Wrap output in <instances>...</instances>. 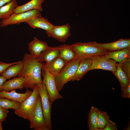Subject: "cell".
<instances>
[{"instance_id": "6da1fadb", "label": "cell", "mask_w": 130, "mask_h": 130, "mask_svg": "<svg viewBox=\"0 0 130 130\" xmlns=\"http://www.w3.org/2000/svg\"><path fill=\"white\" fill-rule=\"evenodd\" d=\"M23 61V68L17 76L24 77L26 81L24 84V87L33 90L43 82L41 72L45 63L38 61L28 53L24 55Z\"/></svg>"}, {"instance_id": "7a4b0ae2", "label": "cell", "mask_w": 130, "mask_h": 130, "mask_svg": "<svg viewBox=\"0 0 130 130\" xmlns=\"http://www.w3.org/2000/svg\"><path fill=\"white\" fill-rule=\"evenodd\" d=\"M75 54V59L82 60L105 55L109 51L93 45L91 42H77L70 45Z\"/></svg>"}, {"instance_id": "3957f363", "label": "cell", "mask_w": 130, "mask_h": 130, "mask_svg": "<svg viewBox=\"0 0 130 130\" xmlns=\"http://www.w3.org/2000/svg\"><path fill=\"white\" fill-rule=\"evenodd\" d=\"M81 60L75 59L67 63L58 74L54 76L55 83L58 91H61L64 85L70 81L76 72Z\"/></svg>"}, {"instance_id": "277c9868", "label": "cell", "mask_w": 130, "mask_h": 130, "mask_svg": "<svg viewBox=\"0 0 130 130\" xmlns=\"http://www.w3.org/2000/svg\"><path fill=\"white\" fill-rule=\"evenodd\" d=\"M39 94V88L35 87L31 95L21 103L20 109L15 110V114L18 116L29 120L36 104Z\"/></svg>"}, {"instance_id": "5b68a950", "label": "cell", "mask_w": 130, "mask_h": 130, "mask_svg": "<svg viewBox=\"0 0 130 130\" xmlns=\"http://www.w3.org/2000/svg\"><path fill=\"white\" fill-rule=\"evenodd\" d=\"M41 12L33 10L24 12L14 13L8 19L2 20L0 22V26L5 27L9 25L19 24L36 18L42 16Z\"/></svg>"}, {"instance_id": "8992f818", "label": "cell", "mask_w": 130, "mask_h": 130, "mask_svg": "<svg viewBox=\"0 0 130 130\" xmlns=\"http://www.w3.org/2000/svg\"><path fill=\"white\" fill-rule=\"evenodd\" d=\"M29 128L35 130H49L44 117L41 105L40 97L39 94L36 104L29 120Z\"/></svg>"}, {"instance_id": "52a82bcc", "label": "cell", "mask_w": 130, "mask_h": 130, "mask_svg": "<svg viewBox=\"0 0 130 130\" xmlns=\"http://www.w3.org/2000/svg\"><path fill=\"white\" fill-rule=\"evenodd\" d=\"M41 74L43 77V81L47 91L50 101L52 105L55 100L63 98L59 93L55 83L54 76L47 70L42 68Z\"/></svg>"}, {"instance_id": "ba28073f", "label": "cell", "mask_w": 130, "mask_h": 130, "mask_svg": "<svg viewBox=\"0 0 130 130\" xmlns=\"http://www.w3.org/2000/svg\"><path fill=\"white\" fill-rule=\"evenodd\" d=\"M41 100V107L44 117L49 130H52L51 119L52 105L45 84L43 81L38 86Z\"/></svg>"}, {"instance_id": "9c48e42d", "label": "cell", "mask_w": 130, "mask_h": 130, "mask_svg": "<svg viewBox=\"0 0 130 130\" xmlns=\"http://www.w3.org/2000/svg\"><path fill=\"white\" fill-rule=\"evenodd\" d=\"M91 58L92 62L89 71L100 69L110 71L113 73L116 71L117 62L107 57L105 54L94 56Z\"/></svg>"}, {"instance_id": "30bf717a", "label": "cell", "mask_w": 130, "mask_h": 130, "mask_svg": "<svg viewBox=\"0 0 130 130\" xmlns=\"http://www.w3.org/2000/svg\"><path fill=\"white\" fill-rule=\"evenodd\" d=\"M71 26L67 23L61 26H54L50 31L46 32L48 36L57 41L65 42L71 36Z\"/></svg>"}, {"instance_id": "8fae6325", "label": "cell", "mask_w": 130, "mask_h": 130, "mask_svg": "<svg viewBox=\"0 0 130 130\" xmlns=\"http://www.w3.org/2000/svg\"><path fill=\"white\" fill-rule=\"evenodd\" d=\"M93 46L109 52L117 51L130 47V39H119L116 41L107 43H99L91 42Z\"/></svg>"}, {"instance_id": "7c38bea8", "label": "cell", "mask_w": 130, "mask_h": 130, "mask_svg": "<svg viewBox=\"0 0 130 130\" xmlns=\"http://www.w3.org/2000/svg\"><path fill=\"white\" fill-rule=\"evenodd\" d=\"M92 59L91 58H88L82 60L79 62L77 69L70 81H79L89 71L91 66Z\"/></svg>"}, {"instance_id": "4fadbf2b", "label": "cell", "mask_w": 130, "mask_h": 130, "mask_svg": "<svg viewBox=\"0 0 130 130\" xmlns=\"http://www.w3.org/2000/svg\"><path fill=\"white\" fill-rule=\"evenodd\" d=\"M28 46L30 54L32 58H34L38 57L41 52L49 46L47 43L36 37L28 43Z\"/></svg>"}, {"instance_id": "5bb4252c", "label": "cell", "mask_w": 130, "mask_h": 130, "mask_svg": "<svg viewBox=\"0 0 130 130\" xmlns=\"http://www.w3.org/2000/svg\"><path fill=\"white\" fill-rule=\"evenodd\" d=\"M67 63L64 60L59 57L49 63H45L42 68L55 76L58 74Z\"/></svg>"}, {"instance_id": "9a60e30c", "label": "cell", "mask_w": 130, "mask_h": 130, "mask_svg": "<svg viewBox=\"0 0 130 130\" xmlns=\"http://www.w3.org/2000/svg\"><path fill=\"white\" fill-rule=\"evenodd\" d=\"M58 46L51 47L49 46L41 52L39 56L35 58L40 62H45L48 63L59 57Z\"/></svg>"}, {"instance_id": "2e32d148", "label": "cell", "mask_w": 130, "mask_h": 130, "mask_svg": "<svg viewBox=\"0 0 130 130\" xmlns=\"http://www.w3.org/2000/svg\"><path fill=\"white\" fill-rule=\"evenodd\" d=\"M25 22L33 28H40L46 32L50 31L54 26L42 16L27 20Z\"/></svg>"}, {"instance_id": "e0dca14e", "label": "cell", "mask_w": 130, "mask_h": 130, "mask_svg": "<svg viewBox=\"0 0 130 130\" xmlns=\"http://www.w3.org/2000/svg\"><path fill=\"white\" fill-rule=\"evenodd\" d=\"M33 91H31L27 89L26 92L23 93H18L16 90H13L10 92H6L3 90L0 91V97L6 98L17 102L21 103L25 100L32 94Z\"/></svg>"}, {"instance_id": "ac0fdd59", "label": "cell", "mask_w": 130, "mask_h": 130, "mask_svg": "<svg viewBox=\"0 0 130 130\" xmlns=\"http://www.w3.org/2000/svg\"><path fill=\"white\" fill-rule=\"evenodd\" d=\"M44 1V0H31L24 4L18 5L15 9L14 13H17L33 10L42 12L43 10L42 4Z\"/></svg>"}, {"instance_id": "d6986e66", "label": "cell", "mask_w": 130, "mask_h": 130, "mask_svg": "<svg viewBox=\"0 0 130 130\" xmlns=\"http://www.w3.org/2000/svg\"><path fill=\"white\" fill-rule=\"evenodd\" d=\"M26 81L25 78L23 76H19L6 81L3 87V90L6 92H9L16 89H22Z\"/></svg>"}, {"instance_id": "ffe728a7", "label": "cell", "mask_w": 130, "mask_h": 130, "mask_svg": "<svg viewBox=\"0 0 130 130\" xmlns=\"http://www.w3.org/2000/svg\"><path fill=\"white\" fill-rule=\"evenodd\" d=\"M23 67V60L19 61L18 63L8 67L1 73V75L7 79L15 77L22 71Z\"/></svg>"}, {"instance_id": "44dd1931", "label": "cell", "mask_w": 130, "mask_h": 130, "mask_svg": "<svg viewBox=\"0 0 130 130\" xmlns=\"http://www.w3.org/2000/svg\"><path fill=\"white\" fill-rule=\"evenodd\" d=\"M105 55L116 62H121L125 59L130 58V47L112 52H108Z\"/></svg>"}, {"instance_id": "7402d4cb", "label": "cell", "mask_w": 130, "mask_h": 130, "mask_svg": "<svg viewBox=\"0 0 130 130\" xmlns=\"http://www.w3.org/2000/svg\"><path fill=\"white\" fill-rule=\"evenodd\" d=\"M59 57L67 63L75 59V54L70 45L63 44L58 46Z\"/></svg>"}, {"instance_id": "603a6c76", "label": "cell", "mask_w": 130, "mask_h": 130, "mask_svg": "<svg viewBox=\"0 0 130 130\" xmlns=\"http://www.w3.org/2000/svg\"><path fill=\"white\" fill-rule=\"evenodd\" d=\"M16 0H12L6 5L0 7V19H6L14 13L15 8L17 6Z\"/></svg>"}, {"instance_id": "cb8c5ba5", "label": "cell", "mask_w": 130, "mask_h": 130, "mask_svg": "<svg viewBox=\"0 0 130 130\" xmlns=\"http://www.w3.org/2000/svg\"><path fill=\"white\" fill-rule=\"evenodd\" d=\"M98 111L97 108L91 106L88 114L87 124L89 130H98Z\"/></svg>"}, {"instance_id": "d4e9b609", "label": "cell", "mask_w": 130, "mask_h": 130, "mask_svg": "<svg viewBox=\"0 0 130 130\" xmlns=\"http://www.w3.org/2000/svg\"><path fill=\"white\" fill-rule=\"evenodd\" d=\"M113 73L119 80L121 88L126 87L130 84V79L123 69L120 63H117L116 71Z\"/></svg>"}, {"instance_id": "484cf974", "label": "cell", "mask_w": 130, "mask_h": 130, "mask_svg": "<svg viewBox=\"0 0 130 130\" xmlns=\"http://www.w3.org/2000/svg\"><path fill=\"white\" fill-rule=\"evenodd\" d=\"M21 106V103L6 98L0 97V107L8 109L18 110Z\"/></svg>"}, {"instance_id": "4316f807", "label": "cell", "mask_w": 130, "mask_h": 130, "mask_svg": "<svg viewBox=\"0 0 130 130\" xmlns=\"http://www.w3.org/2000/svg\"><path fill=\"white\" fill-rule=\"evenodd\" d=\"M110 120L106 112L98 109L97 124L98 130H103Z\"/></svg>"}, {"instance_id": "83f0119b", "label": "cell", "mask_w": 130, "mask_h": 130, "mask_svg": "<svg viewBox=\"0 0 130 130\" xmlns=\"http://www.w3.org/2000/svg\"><path fill=\"white\" fill-rule=\"evenodd\" d=\"M120 63L123 69L130 79V58L125 59Z\"/></svg>"}, {"instance_id": "f1b7e54d", "label": "cell", "mask_w": 130, "mask_h": 130, "mask_svg": "<svg viewBox=\"0 0 130 130\" xmlns=\"http://www.w3.org/2000/svg\"><path fill=\"white\" fill-rule=\"evenodd\" d=\"M121 97L124 98H130V84L127 86L121 88Z\"/></svg>"}, {"instance_id": "f546056e", "label": "cell", "mask_w": 130, "mask_h": 130, "mask_svg": "<svg viewBox=\"0 0 130 130\" xmlns=\"http://www.w3.org/2000/svg\"><path fill=\"white\" fill-rule=\"evenodd\" d=\"M9 112L8 109L0 107V122H2L5 121Z\"/></svg>"}, {"instance_id": "4dcf8cb0", "label": "cell", "mask_w": 130, "mask_h": 130, "mask_svg": "<svg viewBox=\"0 0 130 130\" xmlns=\"http://www.w3.org/2000/svg\"><path fill=\"white\" fill-rule=\"evenodd\" d=\"M19 61L10 63H7L2 61H0V75L8 67L18 63Z\"/></svg>"}, {"instance_id": "1f68e13d", "label": "cell", "mask_w": 130, "mask_h": 130, "mask_svg": "<svg viewBox=\"0 0 130 130\" xmlns=\"http://www.w3.org/2000/svg\"><path fill=\"white\" fill-rule=\"evenodd\" d=\"M116 123L111 120L103 130H117Z\"/></svg>"}, {"instance_id": "d6a6232c", "label": "cell", "mask_w": 130, "mask_h": 130, "mask_svg": "<svg viewBox=\"0 0 130 130\" xmlns=\"http://www.w3.org/2000/svg\"><path fill=\"white\" fill-rule=\"evenodd\" d=\"M7 79L2 76H0V91L3 90V87L4 82Z\"/></svg>"}, {"instance_id": "836d02e7", "label": "cell", "mask_w": 130, "mask_h": 130, "mask_svg": "<svg viewBox=\"0 0 130 130\" xmlns=\"http://www.w3.org/2000/svg\"><path fill=\"white\" fill-rule=\"evenodd\" d=\"M12 0H0V7L7 3Z\"/></svg>"}, {"instance_id": "e575fe53", "label": "cell", "mask_w": 130, "mask_h": 130, "mask_svg": "<svg viewBox=\"0 0 130 130\" xmlns=\"http://www.w3.org/2000/svg\"><path fill=\"white\" fill-rule=\"evenodd\" d=\"M2 122H0V130H2L3 129L2 126Z\"/></svg>"}, {"instance_id": "d590c367", "label": "cell", "mask_w": 130, "mask_h": 130, "mask_svg": "<svg viewBox=\"0 0 130 130\" xmlns=\"http://www.w3.org/2000/svg\"></svg>"}]
</instances>
